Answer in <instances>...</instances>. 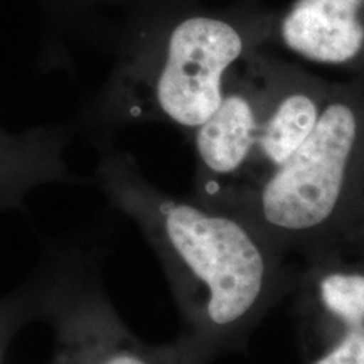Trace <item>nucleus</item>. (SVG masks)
<instances>
[{
  "mask_svg": "<svg viewBox=\"0 0 364 364\" xmlns=\"http://www.w3.org/2000/svg\"><path fill=\"white\" fill-rule=\"evenodd\" d=\"M6 334H4V331L0 329V361H2V354H4V348H6Z\"/></svg>",
  "mask_w": 364,
  "mask_h": 364,
  "instance_id": "9d476101",
  "label": "nucleus"
},
{
  "mask_svg": "<svg viewBox=\"0 0 364 364\" xmlns=\"http://www.w3.org/2000/svg\"><path fill=\"white\" fill-rule=\"evenodd\" d=\"M331 81L284 61L273 90L260 140L240 184L209 206L220 208L248 193L279 171L312 134L329 97ZM201 203V201H199Z\"/></svg>",
  "mask_w": 364,
  "mask_h": 364,
  "instance_id": "0eeeda50",
  "label": "nucleus"
},
{
  "mask_svg": "<svg viewBox=\"0 0 364 364\" xmlns=\"http://www.w3.org/2000/svg\"><path fill=\"white\" fill-rule=\"evenodd\" d=\"M275 17L262 7L177 12L145 66L127 117L154 118L193 134L220 105L235 66L270 44Z\"/></svg>",
  "mask_w": 364,
  "mask_h": 364,
  "instance_id": "7ed1b4c3",
  "label": "nucleus"
},
{
  "mask_svg": "<svg viewBox=\"0 0 364 364\" xmlns=\"http://www.w3.org/2000/svg\"><path fill=\"white\" fill-rule=\"evenodd\" d=\"M295 262L364 236V76L331 81L312 134L279 171L220 206Z\"/></svg>",
  "mask_w": 364,
  "mask_h": 364,
  "instance_id": "f03ea898",
  "label": "nucleus"
},
{
  "mask_svg": "<svg viewBox=\"0 0 364 364\" xmlns=\"http://www.w3.org/2000/svg\"><path fill=\"white\" fill-rule=\"evenodd\" d=\"M48 287L51 364H213L184 334L166 344L136 338L113 307L95 262L83 255L61 258Z\"/></svg>",
  "mask_w": 364,
  "mask_h": 364,
  "instance_id": "20e7f679",
  "label": "nucleus"
},
{
  "mask_svg": "<svg viewBox=\"0 0 364 364\" xmlns=\"http://www.w3.org/2000/svg\"><path fill=\"white\" fill-rule=\"evenodd\" d=\"M297 263L290 295L304 364H364V255L344 247Z\"/></svg>",
  "mask_w": 364,
  "mask_h": 364,
  "instance_id": "423d86ee",
  "label": "nucleus"
},
{
  "mask_svg": "<svg viewBox=\"0 0 364 364\" xmlns=\"http://www.w3.org/2000/svg\"><path fill=\"white\" fill-rule=\"evenodd\" d=\"M270 44L312 65L364 76V0H294L277 14Z\"/></svg>",
  "mask_w": 364,
  "mask_h": 364,
  "instance_id": "6e6552de",
  "label": "nucleus"
},
{
  "mask_svg": "<svg viewBox=\"0 0 364 364\" xmlns=\"http://www.w3.org/2000/svg\"><path fill=\"white\" fill-rule=\"evenodd\" d=\"M348 247H353V248H356L358 252H361L363 255H364V236H361V238L359 240H356L354 241V243H351V245H348Z\"/></svg>",
  "mask_w": 364,
  "mask_h": 364,
  "instance_id": "1a4fd4ad",
  "label": "nucleus"
},
{
  "mask_svg": "<svg viewBox=\"0 0 364 364\" xmlns=\"http://www.w3.org/2000/svg\"><path fill=\"white\" fill-rule=\"evenodd\" d=\"M97 182L156 252L179 309L181 334L213 363L243 351L292 292L299 263L236 213L166 193L124 154L100 162Z\"/></svg>",
  "mask_w": 364,
  "mask_h": 364,
  "instance_id": "f257e3e1",
  "label": "nucleus"
},
{
  "mask_svg": "<svg viewBox=\"0 0 364 364\" xmlns=\"http://www.w3.org/2000/svg\"><path fill=\"white\" fill-rule=\"evenodd\" d=\"M284 61L263 48L241 59L226 81L216 110L191 134L196 201L211 204L240 184L260 140Z\"/></svg>",
  "mask_w": 364,
  "mask_h": 364,
  "instance_id": "39448f33",
  "label": "nucleus"
}]
</instances>
